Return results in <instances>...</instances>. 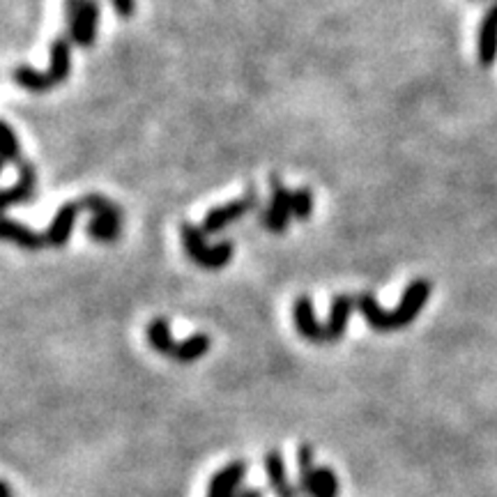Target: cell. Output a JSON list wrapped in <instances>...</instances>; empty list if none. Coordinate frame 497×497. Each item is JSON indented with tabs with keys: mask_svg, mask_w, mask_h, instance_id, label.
Returning a JSON list of instances; mask_svg holds the SVG:
<instances>
[{
	"mask_svg": "<svg viewBox=\"0 0 497 497\" xmlns=\"http://www.w3.org/2000/svg\"><path fill=\"white\" fill-rule=\"evenodd\" d=\"M69 69H72V39L67 35H58L51 42V62L46 72H37L33 67L23 65L12 72V78L28 93L45 94L55 86L65 83L69 77Z\"/></svg>",
	"mask_w": 497,
	"mask_h": 497,
	"instance_id": "cell-1",
	"label": "cell"
},
{
	"mask_svg": "<svg viewBox=\"0 0 497 497\" xmlns=\"http://www.w3.org/2000/svg\"><path fill=\"white\" fill-rule=\"evenodd\" d=\"M83 205H86V210L93 212V219L88 221V232L90 238L94 242H102V244H110L116 242L120 238V231H122V212L113 200L104 199L100 193H90L86 199H81Z\"/></svg>",
	"mask_w": 497,
	"mask_h": 497,
	"instance_id": "cell-2",
	"label": "cell"
},
{
	"mask_svg": "<svg viewBox=\"0 0 497 497\" xmlns=\"http://www.w3.org/2000/svg\"><path fill=\"white\" fill-rule=\"evenodd\" d=\"M67 14V37L77 46L94 45L97 28H100V5L97 0H65Z\"/></svg>",
	"mask_w": 497,
	"mask_h": 497,
	"instance_id": "cell-3",
	"label": "cell"
},
{
	"mask_svg": "<svg viewBox=\"0 0 497 497\" xmlns=\"http://www.w3.org/2000/svg\"><path fill=\"white\" fill-rule=\"evenodd\" d=\"M180 238H183L189 258L199 267H203V270H221V267H226L231 263L232 244L221 242L216 247H208L203 240V231H199L193 224H183L180 226Z\"/></svg>",
	"mask_w": 497,
	"mask_h": 497,
	"instance_id": "cell-4",
	"label": "cell"
},
{
	"mask_svg": "<svg viewBox=\"0 0 497 497\" xmlns=\"http://www.w3.org/2000/svg\"><path fill=\"white\" fill-rule=\"evenodd\" d=\"M428 297H431V281L414 279L403 290V297H401L396 309H392L387 314V318H389V331L403 330V327L412 325V322L417 321L420 311L424 309L426 302H428Z\"/></svg>",
	"mask_w": 497,
	"mask_h": 497,
	"instance_id": "cell-5",
	"label": "cell"
},
{
	"mask_svg": "<svg viewBox=\"0 0 497 497\" xmlns=\"http://www.w3.org/2000/svg\"><path fill=\"white\" fill-rule=\"evenodd\" d=\"M256 203H258V196L256 191H248L244 199H235L226 205H216L212 208L203 219V235H215V232H221L224 228H228L231 224H235L238 219H242L244 215L254 210Z\"/></svg>",
	"mask_w": 497,
	"mask_h": 497,
	"instance_id": "cell-6",
	"label": "cell"
},
{
	"mask_svg": "<svg viewBox=\"0 0 497 497\" xmlns=\"http://www.w3.org/2000/svg\"><path fill=\"white\" fill-rule=\"evenodd\" d=\"M270 210L263 215V224H265L267 231L283 232L288 228V224H290V215H293V191H288L283 187L279 175L270 177Z\"/></svg>",
	"mask_w": 497,
	"mask_h": 497,
	"instance_id": "cell-7",
	"label": "cell"
},
{
	"mask_svg": "<svg viewBox=\"0 0 497 497\" xmlns=\"http://www.w3.org/2000/svg\"><path fill=\"white\" fill-rule=\"evenodd\" d=\"M81 210H86L83 200H67L61 210L55 212L49 228H46L45 232L46 244H51V247L55 248L65 247V244L69 242V235H72V228L74 224H77V216L81 215Z\"/></svg>",
	"mask_w": 497,
	"mask_h": 497,
	"instance_id": "cell-8",
	"label": "cell"
},
{
	"mask_svg": "<svg viewBox=\"0 0 497 497\" xmlns=\"http://www.w3.org/2000/svg\"><path fill=\"white\" fill-rule=\"evenodd\" d=\"M247 477V460H232L215 472L208 486V497H238Z\"/></svg>",
	"mask_w": 497,
	"mask_h": 497,
	"instance_id": "cell-9",
	"label": "cell"
},
{
	"mask_svg": "<svg viewBox=\"0 0 497 497\" xmlns=\"http://www.w3.org/2000/svg\"><path fill=\"white\" fill-rule=\"evenodd\" d=\"M354 306H357V297L353 295H337L331 299L330 306V318L325 322V343H338L346 334V327H348L350 315H353Z\"/></svg>",
	"mask_w": 497,
	"mask_h": 497,
	"instance_id": "cell-10",
	"label": "cell"
},
{
	"mask_svg": "<svg viewBox=\"0 0 497 497\" xmlns=\"http://www.w3.org/2000/svg\"><path fill=\"white\" fill-rule=\"evenodd\" d=\"M37 191V168L30 161H21L19 164V177L17 183L7 187L0 196V203L5 208H14V205H23L33 199Z\"/></svg>",
	"mask_w": 497,
	"mask_h": 497,
	"instance_id": "cell-11",
	"label": "cell"
},
{
	"mask_svg": "<svg viewBox=\"0 0 497 497\" xmlns=\"http://www.w3.org/2000/svg\"><path fill=\"white\" fill-rule=\"evenodd\" d=\"M265 475H267V486L274 493L276 497H299L304 495L299 491V486H293L288 481V469L286 460H283V453L279 449H272L265 453Z\"/></svg>",
	"mask_w": 497,
	"mask_h": 497,
	"instance_id": "cell-12",
	"label": "cell"
},
{
	"mask_svg": "<svg viewBox=\"0 0 497 497\" xmlns=\"http://www.w3.org/2000/svg\"><path fill=\"white\" fill-rule=\"evenodd\" d=\"M477 61L481 67H493L497 61V3L481 19L477 33Z\"/></svg>",
	"mask_w": 497,
	"mask_h": 497,
	"instance_id": "cell-13",
	"label": "cell"
},
{
	"mask_svg": "<svg viewBox=\"0 0 497 497\" xmlns=\"http://www.w3.org/2000/svg\"><path fill=\"white\" fill-rule=\"evenodd\" d=\"M293 321L299 337L311 343H325V325L315 321L314 302L306 295H299L293 304Z\"/></svg>",
	"mask_w": 497,
	"mask_h": 497,
	"instance_id": "cell-14",
	"label": "cell"
},
{
	"mask_svg": "<svg viewBox=\"0 0 497 497\" xmlns=\"http://www.w3.org/2000/svg\"><path fill=\"white\" fill-rule=\"evenodd\" d=\"M0 232H3V240H5V242L17 244V247L26 248V251H39V248L46 244L45 235H39V232H35L30 226H26V224H21V221L17 219H10V216L3 219Z\"/></svg>",
	"mask_w": 497,
	"mask_h": 497,
	"instance_id": "cell-15",
	"label": "cell"
},
{
	"mask_svg": "<svg viewBox=\"0 0 497 497\" xmlns=\"http://www.w3.org/2000/svg\"><path fill=\"white\" fill-rule=\"evenodd\" d=\"M357 311L362 314V318H364L371 330L380 331V334L389 331V318H387L389 311L382 309L380 304H378V299L373 297V293L357 295Z\"/></svg>",
	"mask_w": 497,
	"mask_h": 497,
	"instance_id": "cell-16",
	"label": "cell"
},
{
	"mask_svg": "<svg viewBox=\"0 0 497 497\" xmlns=\"http://www.w3.org/2000/svg\"><path fill=\"white\" fill-rule=\"evenodd\" d=\"M148 341L150 346H152L159 354H164V357L173 359V354H175L177 350V341L171 334V325H168V321H164V318H155V321L150 322Z\"/></svg>",
	"mask_w": 497,
	"mask_h": 497,
	"instance_id": "cell-17",
	"label": "cell"
},
{
	"mask_svg": "<svg viewBox=\"0 0 497 497\" xmlns=\"http://www.w3.org/2000/svg\"><path fill=\"white\" fill-rule=\"evenodd\" d=\"M210 350V337L208 334H191L189 338L177 343V350L173 354L175 362L180 364H193V362H199L200 357H205Z\"/></svg>",
	"mask_w": 497,
	"mask_h": 497,
	"instance_id": "cell-18",
	"label": "cell"
},
{
	"mask_svg": "<svg viewBox=\"0 0 497 497\" xmlns=\"http://www.w3.org/2000/svg\"><path fill=\"white\" fill-rule=\"evenodd\" d=\"M309 497H338V479L337 472L330 468H318L311 481Z\"/></svg>",
	"mask_w": 497,
	"mask_h": 497,
	"instance_id": "cell-19",
	"label": "cell"
},
{
	"mask_svg": "<svg viewBox=\"0 0 497 497\" xmlns=\"http://www.w3.org/2000/svg\"><path fill=\"white\" fill-rule=\"evenodd\" d=\"M297 468H299V491L306 495V493H309L311 481H314L315 469H318V465H315V452L311 444H299Z\"/></svg>",
	"mask_w": 497,
	"mask_h": 497,
	"instance_id": "cell-20",
	"label": "cell"
},
{
	"mask_svg": "<svg viewBox=\"0 0 497 497\" xmlns=\"http://www.w3.org/2000/svg\"><path fill=\"white\" fill-rule=\"evenodd\" d=\"M3 136H5V161L7 164H21V141L10 122H3Z\"/></svg>",
	"mask_w": 497,
	"mask_h": 497,
	"instance_id": "cell-21",
	"label": "cell"
},
{
	"mask_svg": "<svg viewBox=\"0 0 497 497\" xmlns=\"http://www.w3.org/2000/svg\"><path fill=\"white\" fill-rule=\"evenodd\" d=\"M314 212V196L309 189H295L293 191V215L297 219H309Z\"/></svg>",
	"mask_w": 497,
	"mask_h": 497,
	"instance_id": "cell-22",
	"label": "cell"
},
{
	"mask_svg": "<svg viewBox=\"0 0 497 497\" xmlns=\"http://www.w3.org/2000/svg\"><path fill=\"white\" fill-rule=\"evenodd\" d=\"M122 19H129L136 12V0H110Z\"/></svg>",
	"mask_w": 497,
	"mask_h": 497,
	"instance_id": "cell-23",
	"label": "cell"
},
{
	"mask_svg": "<svg viewBox=\"0 0 497 497\" xmlns=\"http://www.w3.org/2000/svg\"><path fill=\"white\" fill-rule=\"evenodd\" d=\"M238 497H265L263 488H242Z\"/></svg>",
	"mask_w": 497,
	"mask_h": 497,
	"instance_id": "cell-24",
	"label": "cell"
},
{
	"mask_svg": "<svg viewBox=\"0 0 497 497\" xmlns=\"http://www.w3.org/2000/svg\"><path fill=\"white\" fill-rule=\"evenodd\" d=\"M3 497H14V491H12V486L7 481H3Z\"/></svg>",
	"mask_w": 497,
	"mask_h": 497,
	"instance_id": "cell-25",
	"label": "cell"
}]
</instances>
